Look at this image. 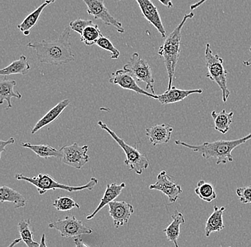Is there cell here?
<instances>
[{
    "mask_svg": "<svg viewBox=\"0 0 251 247\" xmlns=\"http://www.w3.org/2000/svg\"><path fill=\"white\" fill-rule=\"evenodd\" d=\"M101 37H103V34L98 25L94 23V25L88 26L83 31L82 34H81V42L86 46H92L96 45Z\"/></svg>",
    "mask_w": 251,
    "mask_h": 247,
    "instance_id": "cell-29",
    "label": "cell"
},
{
    "mask_svg": "<svg viewBox=\"0 0 251 247\" xmlns=\"http://www.w3.org/2000/svg\"><path fill=\"white\" fill-rule=\"evenodd\" d=\"M194 15H195L194 12H190L183 16V20L179 25L166 37L164 43L158 50V55L161 57L164 58L165 66L169 76L167 89H171L173 86V79L179 59L182 29L186 21L189 19H192Z\"/></svg>",
    "mask_w": 251,
    "mask_h": 247,
    "instance_id": "cell-3",
    "label": "cell"
},
{
    "mask_svg": "<svg viewBox=\"0 0 251 247\" xmlns=\"http://www.w3.org/2000/svg\"><path fill=\"white\" fill-rule=\"evenodd\" d=\"M109 82L111 84L118 85L122 89H128L133 91L137 94L147 96L150 98L158 100V95L151 94L143 89L138 85L136 79L132 75L125 70H119L112 74V77L109 80Z\"/></svg>",
    "mask_w": 251,
    "mask_h": 247,
    "instance_id": "cell-12",
    "label": "cell"
},
{
    "mask_svg": "<svg viewBox=\"0 0 251 247\" xmlns=\"http://www.w3.org/2000/svg\"><path fill=\"white\" fill-rule=\"evenodd\" d=\"M124 70L129 72L138 81L145 83L146 89H150L152 94H156L151 68L147 61L139 56V53H133L129 62L124 66Z\"/></svg>",
    "mask_w": 251,
    "mask_h": 247,
    "instance_id": "cell-7",
    "label": "cell"
},
{
    "mask_svg": "<svg viewBox=\"0 0 251 247\" xmlns=\"http://www.w3.org/2000/svg\"><path fill=\"white\" fill-rule=\"evenodd\" d=\"M144 18L158 30L162 38H166V31L161 21L158 9L151 0H136Z\"/></svg>",
    "mask_w": 251,
    "mask_h": 247,
    "instance_id": "cell-14",
    "label": "cell"
},
{
    "mask_svg": "<svg viewBox=\"0 0 251 247\" xmlns=\"http://www.w3.org/2000/svg\"><path fill=\"white\" fill-rule=\"evenodd\" d=\"M172 218V223L164 229L163 232L166 234L168 240L174 244L176 247H179L178 240L180 236V226L185 224L186 220H185L183 214L177 210L175 211Z\"/></svg>",
    "mask_w": 251,
    "mask_h": 247,
    "instance_id": "cell-21",
    "label": "cell"
},
{
    "mask_svg": "<svg viewBox=\"0 0 251 247\" xmlns=\"http://www.w3.org/2000/svg\"><path fill=\"white\" fill-rule=\"evenodd\" d=\"M87 7V13L96 20H100L106 26L115 27L118 32L124 34L125 29L122 24L110 14L104 4V0H82Z\"/></svg>",
    "mask_w": 251,
    "mask_h": 247,
    "instance_id": "cell-9",
    "label": "cell"
},
{
    "mask_svg": "<svg viewBox=\"0 0 251 247\" xmlns=\"http://www.w3.org/2000/svg\"><path fill=\"white\" fill-rule=\"evenodd\" d=\"M71 28L67 27L59 38L29 42L27 47L36 52L37 59L42 64L57 66L75 61V54L71 47Z\"/></svg>",
    "mask_w": 251,
    "mask_h": 247,
    "instance_id": "cell-1",
    "label": "cell"
},
{
    "mask_svg": "<svg viewBox=\"0 0 251 247\" xmlns=\"http://www.w3.org/2000/svg\"><path fill=\"white\" fill-rule=\"evenodd\" d=\"M194 192L201 200L206 202H211L217 198V193L214 187L204 180H201L198 182L197 187H196Z\"/></svg>",
    "mask_w": 251,
    "mask_h": 247,
    "instance_id": "cell-27",
    "label": "cell"
},
{
    "mask_svg": "<svg viewBox=\"0 0 251 247\" xmlns=\"http://www.w3.org/2000/svg\"><path fill=\"white\" fill-rule=\"evenodd\" d=\"M31 66L28 62L27 58L22 55L20 59L14 61L9 65L0 70V75L2 76H9L12 75H26L30 70Z\"/></svg>",
    "mask_w": 251,
    "mask_h": 247,
    "instance_id": "cell-25",
    "label": "cell"
},
{
    "mask_svg": "<svg viewBox=\"0 0 251 247\" xmlns=\"http://www.w3.org/2000/svg\"><path fill=\"white\" fill-rule=\"evenodd\" d=\"M149 189L161 192L169 198L171 203H175L180 193L183 192L181 187L174 183L166 171H161L158 174L156 183L149 186Z\"/></svg>",
    "mask_w": 251,
    "mask_h": 247,
    "instance_id": "cell-11",
    "label": "cell"
},
{
    "mask_svg": "<svg viewBox=\"0 0 251 247\" xmlns=\"http://www.w3.org/2000/svg\"><path fill=\"white\" fill-rule=\"evenodd\" d=\"M96 45L101 47L103 50H106V51L110 52L111 54V59H117L119 56H120V52L117 50V48L114 47V45H113L109 37L103 36V37L99 39L98 42H97Z\"/></svg>",
    "mask_w": 251,
    "mask_h": 247,
    "instance_id": "cell-31",
    "label": "cell"
},
{
    "mask_svg": "<svg viewBox=\"0 0 251 247\" xmlns=\"http://www.w3.org/2000/svg\"><path fill=\"white\" fill-rule=\"evenodd\" d=\"M89 146H80L75 142L70 146L62 147V157L61 161L64 165H68L76 169H81L89 163L90 157L88 155Z\"/></svg>",
    "mask_w": 251,
    "mask_h": 247,
    "instance_id": "cell-10",
    "label": "cell"
},
{
    "mask_svg": "<svg viewBox=\"0 0 251 247\" xmlns=\"http://www.w3.org/2000/svg\"><path fill=\"white\" fill-rule=\"evenodd\" d=\"M206 1H208V0H200V1L195 3V4H193L192 5L190 6V9H191V10H194V9H197L198 7H200L201 5L204 4Z\"/></svg>",
    "mask_w": 251,
    "mask_h": 247,
    "instance_id": "cell-36",
    "label": "cell"
},
{
    "mask_svg": "<svg viewBox=\"0 0 251 247\" xmlns=\"http://www.w3.org/2000/svg\"><path fill=\"white\" fill-rule=\"evenodd\" d=\"M98 125L104 131L107 132L110 136L114 139V141L119 144V147L123 149L126 155L125 164L128 167V171H134L136 174H142L144 170L147 169L149 166V161L147 155L141 153L140 151L136 147L129 145L126 142L119 137L116 132L103 123L101 121H99Z\"/></svg>",
    "mask_w": 251,
    "mask_h": 247,
    "instance_id": "cell-5",
    "label": "cell"
},
{
    "mask_svg": "<svg viewBox=\"0 0 251 247\" xmlns=\"http://www.w3.org/2000/svg\"><path fill=\"white\" fill-rule=\"evenodd\" d=\"M94 24L92 20L76 19V20L70 22V27L72 30L75 31V32L78 33V34L81 35L86 27H87L88 26H90V25H94Z\"/></svg>",
    "mask_w": 251,
    "mask_h": 247,
    "instance_id": "cell-32",
    "label": "cell"
},
{
    "mask_svg": "<svg viewBox=\"0 0 251 247\" xmlns=\"http://www.w3.org/2000/svg\"></svg>",
    "mask_w": 251,
    "mask_h": 247,
    "instance_id": "cell-42",
    "label": "cell"
},
{
    "mask_svg": "<svg viewBox=\"0 0 251 247\" xmlns=\"http://www.w3.org/2000/svg\"><path fill=\"white\" fill-rule=\"evenodd\" d=\"M109 215L116 228L126 224L134 212L132 204L126 201H114L109 204Z\"/></svg>",
    "mask_w": 251,
    "mask_h": 247,
    "instance_id": "cell-13",
    "label": "cell"
},
{
    "mask_svg": "<svg viewBox=\"0 0 251 247\" xmlns=\"http://www.w3.org/2000/svg\"><path fill=\"white\" fill-rule=\"evenodd\" d=\"M49 228L57 230L64 238L79 237L83 234H91L94 232L93 229L88 227L75 216H68L64 220L50 222Z\"/></svg>",
    "mask_w": 251,
    "mask_h": 247,
    "instance_id": "cell-8",
    "label": "cell"
},
{
    "mask_svg": "<svg viewBox=\"0 0 251 247\" xmlns=\"http://www.w3.org/2000/svg\"><path fill=\"white\" fill-rule=\"evenodd\" d=\"M15 142V139L14 137L9 138L7 141L1 140L0 141V158H1L3 152L5 151V147L9 144H13Z\"/></svg>",
    "mask_w": 251,
    "mask_h": 247,
    "instance_id": "cell-34",
    "label": "cell"
},
{
    "mask_svg": "<svg viewBox=\"0 0 251 247\" xmlns=\"http://www.w3.org/2000/svg\"><path fill=\"white\" fill-rule=\"evenodd\" d=\"M225 211V207L219 208L217 206H214L213 213L208 217L205 222V237H209L212 233L221 232L225 228V224L224 223V213Z\"/></svg>",
    "mask_w": 251,
    "mask_h": 247,
    "instance_id": "cell-20",
    "label": "cell"
},
{
    "mask_svg": "<svg viewBox=\"0 0 251 247\" xmlns=\"http://www.w3.org/2000/svg\"><path fill=\"white\" fill-rule=\"evenodd\" d=\"M0 201L12 203L15 209L23 208L27 202L23 195L8 186H2L0 188Z\"/></svg>",
    "mask_w": 251,
    "mask_h": 247,
    "instance_id": "cell-24",
    "label": "cell"
},
{
    "mask_svg": "<svg viewBox=\"0 0 251 247\" xmlns=\"http://www.w3.org/2000/svg\"><path fill=\"white\" fill-rule=\"evenodd\" d=\"M22 241H23V240H22L21 237H20V238L15 239V240H14L13 242H12V243H11L10 245H9L7 247H14L15 246V245H17V244H19L20 242H22Z\"/></svg>",
    "mask_w": 251,
    "mask_h": 247,
    "instance_id": "cell-39",
    "label": "cell"
},
{
    "mask_svg": "<svg viewBox=\"0 0 251 247\" xmlns=\"http://www.w3.org/2000/svg\"><path fill=\"white\" fill-rule=\"evenodd\" d=\"M39 247H49L47 245L46 235L45 234H42V239H41L40 245Z\"/></svg>",
    "mask_w": 251,
    "mask_h": 247,
    "instance_id": "cell-38",
    "label": "cell"
},
{
    "mask_svg": "<svg viewBox=\"0 0 251 247\" xmlns=\"http://www.w3.org/2000/svg\"><path fill=\"white\" fill-rule=\"evenodd\" d=\"M126 187V183H121L118 185L117 183H111L106 186V190H105L103 196H102L100 204L97 206V208L92 213L89 214L86 216V219L87 220H92L94 217L105 206L109 205L110 203L115 201L118 196L122 193V190Z\"/></svg>",
    "mask_w": 251,
    "mask_h": 247,
    "instance_id": "cell-17",
    "label": "cell"
},
{
    "mask_svg": "<svg viewBox=\"0 0 251 247\" xmlns=\"http://www.w3.org/2000/svg\"><path fill=\"white\" fill-rule=\"evenodd\" d=\"M202 93L203 90L201 89H180L176 86H172L171 89H167L164 94L158 95V101L163 105H170L181 102L192 94Z\"/></svg>",
    "mask_w": 251,
    "mask_h": 247,
    "instance_id": "cell-16",
    "label": "cell"
},
{
    "mask_svg": "<svg viewBox=\"0 0 251 247\" xmlns=\"http://www.w3.org/2000/svg\"><path fill=\"white\" fill-rule=\"evenodd\" d=\"M119 1H121V0H119Z\"/></svg>",
    "mask_w": 251,
    "mask_h": 247,
    "instance_id": "cell-41",
    "label": "cell"
},
{
    "mask_svg": "<svg viewBox=\"0 0 251 247\" xmlns=\"http://www.w3.org/2000/svg\"><path fill=\"white\" fill-rule=\"evenodd\" d=\"M17 85V82L15 80H8L7 79L1 80L0 82V104L4 103V101L7 102V108L6 110L12 108L11 100L13 97L15 98H22L23 95L21 93L15 92V86Z\"/></svg>",
    "mask_w": 251,
    "mask_h": 247,
    "instance_id": "cell-23",
    "label": "cell"
},
{
    "mask_svg": "<svg viewBox=\"0 0 251 247\" xmlns=\"http://www.w3.org/2000/svg\"><path fill=\"white\" fill-rule=\"evenodd\" d=\"M163 5H164L165 7L167 8H172L173 7V2L172 0H158Z\"/></svg>",
    "mask_w": 251,
    "mask_h": 247,
    "instance_id": "cell-37",
    "label": "cell"
},
{
    "mask_svg": "<svg viewBox=\"0 0 251 247\" xmlns=\"http://www.w3.org/2000/svg\"><path fill=\"white\" fill-rule=\"evenodd\" d=\"M251 139V133L243 138L234 140H219L213 142H204L201 144L193 145L180 140H176L177 145L182 146L191 149L193 152L201 154L205 160L216 159V165H226L233 163L232 152L235 148L247 142Z\"/></svg>",
    "mask_w": 251,
    "mask_h": 247,
    "instance_id": "cell-2",
    "label": "cell"
},
{
    "mask_svg": "<svg viewBox=\"0 0 251 247\" xmlns=\"http://www.w3.org/2000/svg\"><path fill=\"white\" fill-rule=\"evenodd\" d=\"M55 1L56 0H45L35 10L28 15L27 17L23 20V23L17 25V27L20 31L23 32L25 36L29 35L31 29L34 27L38 23L44 9H46V7L50 4L54 3Z\"/></svg>",
    "mask_w": 251,
    "mask_h": 247,
    "instance_id": "cell-19",
    "label": "cell"
},
{
    "mask_svg": "<svg viewBox=\"0 0 251 247\" xmlns=\"http://www.w3.org/2000/svg\"><path fill=\"white\" fill-rule=\"evenodd\" d=\"M70 100L66 99L61 101L60 102L55 105L54 108H51L50 111H47L45 116H42L34 126V128L31 130V135H34L39 130H42L43 127H46L49 124L52 123L55 120L59 118L62 114L65 109L70 105Z\"/></svg>",
    "mask_w": 251,
    "mask_h": 247,
    "instance_id": "cell-18",
    "label": "cell"
},
{
    "mask_svg": "<svg viewBox=\"0 0 251 247\" xmlns=\"http://www.w3.org/2000/svg\"><path fill=\"white\" fill-rule=\"evenodd\" d=\"M75 247H89L84 243V241L80 237H76L75 239Z\"/></svg>",
    "mask_w": 251,
    "mask_h": 247,
    "instance_id": "cell-35",
    "label": "cell"
},
{
    "mask_svg": "<svg viewBox=\"0 0 251 247\" xmlns=\"http://www.w3.org/2000/svg\"><path fill=\"white\" fill-rule=\"evenodd\" d=\"M205 59L208 73L205 77L216 83L222 91L223 102H226L230 92L227 88V71L224 68V59L212 52L209 43L205 45Z\"/></svg>",
    "mask_w": 251,
    "mask_h": 247,
    "instance_id": "cell-6",
    "label": "cell"
},
{
    "mask_svg": "<svg viewBox=\"0 0 251 247\" xmlns=\"http://www.w3.org/2000/svg\"><path fill=\"white\" fill-rule=\"evenodd\" d=\"M237 196L243 204H251V186L249 187H239L237 189Z\"/></svg>",
    "mask_w": 251,
    "mask_h": 247,
    "instance_id": "cell-33",
    "label": "cell"
},
{
    "mask_svg": "<svg viewBox=\"0 0 251 247\" xmlns=\"http://www.w3.org/2000/svg\"><path fill=\"white\" fill-rule=\"evenodd\" d=\"M233 114L234 113L233 111L226 112L225 110L219 113L216 111H212L211 116L214 121L215 130L224 135L226 134L233 122Z\"/></svg>",
    "mask_w": 251,
    "mask_h": 247,
    "instance_id": "cell-26",
    "label": "cell"
},
{
    "mask_svg": "<svg viewBox=\"0 0 251 247\" xmlns=\"http://www.w3.org/2000/svg\"><path fill=\"white\" fill-rule=\"evenodd\" d=\"M53 206L56 210L61 212L70 211L75 208L80 209L79 204L70 196H59L55 199Z\"/></svg>",
    "mask_w": 251,
    "mask_h": 247,
    "instance_id": "cell-30",
    "label": "cell"
},
{
    "mask_svg": "<svg viewBox=\"0 0 251 247\" xmlns=\"http://www.w3.org/2000/svg\"><path fill=\"white\" fill-rule=\"evenodd\" d=\"M250 51L251 53V47H250ZM243 64H244L246 67H250V66H251V57L249 59V60L244 61V62H243Z\"/></svg>",
    "mask_w": 251,
    "mask_h": 247,
    "instance_id": "cell-40",
    "label": "cell"
},
{
    "mask_svg": "<svg viewBox=\"0 0 251 247\" xmlns=\"http://www.w3.org/2000/svg\"><path fill=\"white\" fill-rule=\"evenodd\" d=\"M31 220H24L20 221L18 224L20 237L27 247H39L40 243L34 240L33 232L31 229Z\"/></svg>",
    "mask_w": 251,
    "mask_h": 247,
    "instance_id": "cell-28",
    "label": "cell"
},
{
    "mask_svg": "<svg viewBox=\"0 0 251 247\" xmlns=\"http://www.w3.org/2000/svg\"><path fill=\"white\" fill-rule=\"evenodd\" d=\"M15 178L18 180L25 181L37 187L39 194L43 195L50 190H62L69 192H73L83 191V190H92L98 184V179L96 177H92L87 184L81 186H70L64 185L58 182L53 179L51 176L47 174L40 173L37 177H29L24 175L23 174H17Z\"/></svg>",
    "mask_w": 251,
    "mask_h": 247,
    "instance_id": "cell-4",
    "label": "cell"
},
{
    "mask_svg": "<svg viewBox=\"0 0 251 247\" xmlns=\"http://www.w3.org/2000/svg\"><path fill=\"white\" fill-rule=\"evenodd\" d=\"M174 128L168 124H156L146 129V135L152 145L156 147L159 144L169 142L172 138Z\"/></svg>",
    "mask_w": 251,
    "mask_h": 247,
    "instance_id": "cell-15",
    "label": "cell"
},
{
    "mask_svg": "<svg viewBox=\"0 0 251 247\" xmlns=\"http://www.w3.org/2000/svg\"><path fill=\"white\" fill-rule=\"evenodd\" d=\"M21 146L24 148L30 149L40 158L50 159L54 157L61 160L62 157V147L56 149L49 144H32L28 142L22 143Z\"/></svg>",
    "mask_w": 251,
    "mask_h": 247,
    "instance_id": "cell-22",
    "label": "cell"
}]
</instances>
